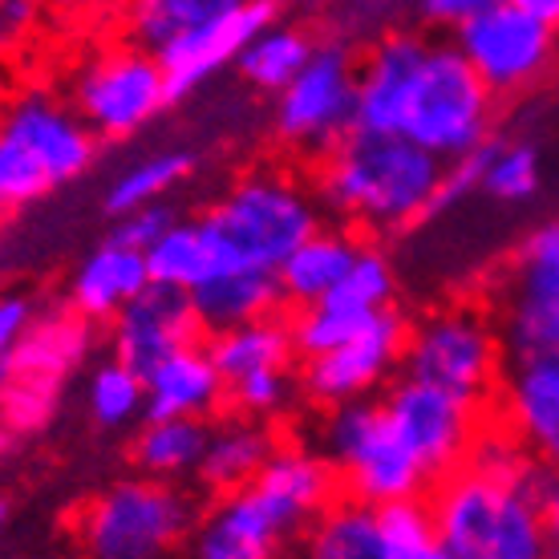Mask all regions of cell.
<instances>
[{"instance_id":"1","label":"cell","mask_w":559,"mask_h":559,"mask_svg":"<svg viewBox=\"0 0 559 559\" xmlns=\"http://www.w3.org/2000/svg\"><path fill=\"white\" fill-rule=\"evenodd\" d=\"M544 462L507 430H483L466 462L430 487L442 559L547 556Z\"/></svg>"},{"instance_id":"2","label":"cell","mask_w":559,"mask_h":559,"mask_svg":"<svg viewBox=\"0 0 559 559\" xmlns=\"http://www.w3.org/2000/svg\"><path fill=\"white\" fill-rule=\"evenodd\" d=\"M317 163V199L345 227L393 236L438 211L447 158L402 130L357 127Z\"/></svg>"},{"instance_id":"3","label":"cell","mask_w":559,"mask_h":559,"mask_svg":"<svg viewBox=\"0 0 559 559\" xmlns=\"http://www.w3.org/2000/svg\"><path fill=\"white\" fill-rule=\"evenodd\" d=\"M98 154V134L73 102L25 90L0 110V207H21L82 179Z\"/></svg>"},{"instance_id":"4","label":"cell","mask_w":559,"mask_h":559,"mask_svg":"<svg viewBox=\"0 0 559 559\" xmlns=\"http://www.w3.org/2000/svg\"><path fill=\"white\" fill-rule=\"evenodd\" d=\"M317 187H305L293 170L255 167L243 170L203 219L219 236L231 267L276 272L288 255L324 224Z\"/></svg>"},{"instance_id":"5","label":"cell","mask_w":559,"mask_h":559,"mask_svg":"<svg viewBox=\"0 0 559 559\" xmlns=\"http://www.w3.org/2000/svg\"><path fill=\"white\" fill-rule=\"evenodd\" d=\"M199 503L182 483L122 478L98 490L73 519V539L98 559H158L191 544Z\"/></svg>"},{"instance_id":"6","label":"cell","mask_w":559,"mask_h":559,"mask_svg":"<svg viewBox=\"0 0 559 559\" xmlns=\"http://www.w3.org/2000/svg\"><path fill=\"white\" fill-rule=\"evenodd\" d=\"M312 450H321L333 462L345 495H357L373 507L406 495H426L433 487L426 466L390 430L381 397L321 406V418L312 426Z\"/></svg>"},{"instance_id":"7","label":"cell","mask_w":559,"mask_h":559,"mask_svg":"<svg viewBox=\"0 0 559 559\" xmlns=\"http://www.w3.org/2000/svg\"><path fill=\"white\" fill-rule=\"evenodd\" d=\"M490 122L495 90L478 78L454 41H430L397 130L450 163L483 146L490 139Z\"/></svg>"},{"instance_id":"8","label":"cell","mask_w":559,"mask_h":559,"mask_svg":"<svg viewBox=\"0 0 559 559\" xmlns=\"http://www.w3.org/2000/svg\"><path fill=\"white\" fill-rule=\"evenodd\" d=\"M503 336L499 321H490L475 305H442L421 312L406 324L402 373L433 381L471 402H487L503 378Z\"/></svg>"},{"instance_id":"9","label":"cell","mask_w":559,"mask_h":559,"mask_svg":"<svg viewBox=\"0 0 559 559\" xmlns=\"http://www.w3.org/2000/svg\"><path fill=\"white\" fill-rule=\"evenodd\" d=\"M70 102L98 139H134L167 110L170 94L167 66L139 41H114L82 57L70 78Z\"/></svg>"},{"instance_id":"10","label":"cell","mask_w":559,"mask_h":559,"mask_svg":"<svg viewBox=\"0 0 559 559\" xmlns=\"http://www.w3.org/2000/svg\"><path fill=\"white\" fill-rule=\"evenodd\" d=\"M357 70L361 53L349 41H317L308 66L272 98V134L284 151L324 158L357 130Z\"/></svg>"},{"instance_id":"11","label":"cell","mask_w":559,"mask_h":559,"mask_svg":"<svg viewBox=\"0 0 559 559\" xmlns=\"http://www.w3.org/2000/svg\"><path fill=\"white\" fill-rule=\"evenodd\" d=\"M390 430L402 438V447L426 466V475L438 483L450 471H459L471 447L478 442L483 426V402H471L454 390H442L433 381L397 378L378 393Z\"/></svg>"},{"instance_id":"12","label":"cell","mask_w":559,"mask_h":559,"mask_svg":"<svg viewBox=\"0 0 559 559\" xmlns=\"http://www.w3.org/2000/svg\"><path fill=\"white\" fill-rule=\"evenodd\" d=\"M454 45L495 90V98L523 94L544 78L559 57V28L515 0H495L454 28Z\"/></svg>"},{"instance_id":"13","label":"cell","mask_w":559,"mask_h":559,"mask_svg":"<svg viewBox=\"0 0 559 559\" xmlns=\"http://www.w3.org/2000/svg\"><path fill=\"white\" fill-rule=\"evenodd\" d=\"M90 329L82 312H49L37 317L13 361L0 369V418L13 430H33L49 418L57 390L90 353Z\"/></svg>"},{"instance_id":"14","label":"cell","mask_w":559,"mask_h":559,"mask_svg":"<svg viewBox=\"0 0 559 559\" xmlns=\"http://www.w3.org/2000/svg\"><path fill=\"white\" fill-rule=\"evenodd\" d=\"M402 349H406V321L381 308L361 333L341 341L336 349L300 357V393L312 406H336L353 397H378L397 373H402Z\"/></svg>"},{"instance_id":"15","label":"cell","mask_w":559,"mask_h":559,"mask_svg":"<svg viewBox=\"0 0 559 559\" xmlns=\"http://www.w3.org/2000/svg\"><path fill=\"white\" fill-rule=\"evenodd\" d=\"M203 341V321L195 312V296L187 288H170L151 280L134 300L110 321V353L134 369H151L167 353Z\"/></svg>"},{"instance_id":"16","label":"cell","mask_w":559,"mask_h":559,"mask_svg":"<svg viewBox=\"0 0 559 559\" xmlns=\"http://www.w3.org/2000/svg\"><path fill=\"white\" fill-rule=\"evenodd\" d=\"M255 495L276 515L280 532L288 547H300L312 523L324 515V507L341 495V478H336L333 462L312 447H280L267 466L255 475Z\"/></svg>"},{"instance_id":"17","label":"cell","mask_w":559,"mask_h":559,"mask_svg":"<svg viewBox=\"0 0 559 559\" xmlns=\"http://www.w3.org/2000/svg\"><path fill=\"white\" fill-rule=\"evenodd\" d=\"M495 397L503 426L527 447V454L547 471H559V357L507 361Z\"/></svg>"},{"instance_id":"18","label":"cell","mask_w":559,"mask_h":559,"mask_svg":"<svg viewBox=\"0 0 559 559\" xmlns=\"http://www.w3.org/2000/svg\"><path fill=\"white\" fill-rule=\"evenodd\" d=\"M430 41L414 28H390L361 53L357 70V127L397 130L406 114L409 90L426 61Z\"/></svg>"},{"instance_id":"19","label":"cell","mask_w":559,"mask_h":559,"mask_svg":"<svg viewBox=\"0 0 559 559\" xmlns=\"http://www.w3.org/2000/svg\"><path fill=\"white\" fill-rule=\"evenodd\" d=\"M280 16V0H248L236 13L211 21L207 28L191 33L187 41L170 45L167 53L158 57L167 66L170 78V94L175 98H187L191 90L207 85L215 73H224L227 66H236L239 53L248 49L255 33L264 25H272Z\"/></svg>"},{"instance_id":"20","label":"cell","mask_w":559,"mask_h":559,"mask_svg":"<svg viewBox=\"0 0 559 559\" xmlns=\"http://www.w3.org/2000/svg\"><path fill=\"white\" fill-rule=\"evenodd\" d=\"M191 551L203 559H267L276 551H293L276 515L255 495V487L215 495L207 511H199V523L191 532Z\"/></svg>"},{"instance_id":"21","label":"cell","mask_w":559,"mask_h":559,"mask_svg":"<svg viewBox=\"0 0 559 559\" xmlns=\"http://www.w3.org/2000/svg\"><path fill=\"white\" fill-rule=\"evenodd\" d=\"M142 378L146 418H215L227 402V381L203 341L167 353Z\"/></svg>"},{"instance_id":"22","label":"cell","mask_w":559,"mask_h":559,"mask_svg":"<svg viewBox=\"0 0 559 559\" xmlns=\"http://www.w3.org/2000/svg\"><path fill=\"white\" fill-rule=\"evenodd\" d=\"M151 284L146 252L130 248L122 239H106L94 252L85 255L70 280V308L82 312L85 321L110 324L122 308Z\"/></svg>"},{"instance_id":"23","label":"cell","mask_w":559,"mask_h":559,"mask_svg":"<svg viewBox=\"0 0 559 559\" xmlns=\"http://www.w3.org/2000/svg\"><path fill=\"white\" fill-rule=\"evenodd\" d=\"M276 450L280 438L272 430V421L248 418V414L231 409L227 418H211L207 450H203L195 483L207 495H227V490L248 487Z\"/></svg>"},{"instance_id":"24","label":"cell","mask_w":559,"mask_h":559,"mask_svg":"<svg viewBox=\"0 0 559 559\" xmlns=\"http://www.w3.org/2000/svg\"><path fill=\"white\" fill-rule=\"evenodd\" d=\"M361 248L365 243L353 236L349 227H324L321 224L293 255H288V260H284V264L276 267L284 305L308 308V305H321L324 296H333L336 284L349 276V267Z\"/></svg>"},{"instance_id":"25","label":"cell","mask_w":559,"mask_h":559,"mask_svg":"<svg viewBox=\"0 0 559 559\" xmlns=\"http://www.w3.org/2000/svg\"><path fill=\"white\" fill-rule=\"evenodd\" d=\"M191 296H195V312L207 336L236 329V324L276 317L284 308L280 276L264 272V267H227L219 276H211L207 284H199Z\"/></svg>"},{"instance_id":"26","label":"cell","mask_w":559,"mask_h":559,"mask_svg":"<svg viewBox=\"0 0 559 559\" xmlns=\"http://www.w3.org/2000/svg\"><path fill=\"white\" fill-rule=\"evenodd\" d=\"M146 267H151V280H158V284L195 293L199 284H207L211 276L227 272L231 264H227L219 236L199 215V219H175L163 236L154 239L146 248Z\"/></svg>"},{"instance_id":"27","label":"cell","mask_w":559,"mask_h":559,"mask_svg":"<svg viewBox=\"0 0 559 559\" xmlns=\"http://www.w3.org/2000/svg\"><path fill=\"white\" fill-rule=\"evenodd\" d=\"M248 0H122V28L130 41L163 57L170 45L187 41L211 21L236 13Z\"/></svg>"},{"instance_id":"28","label":"cell","mask_w":559,"mask_h":559,"mask_svg":"<svg viewBox=\"0 0 559 559\" xmlns=\"http://www.w3.org/2000/svg\"><path fill=\"white\" fill-rule=\"evenodd\" d=\"M211 418H146L130 442V459L139 475L191 483L207 450Z\"/></svg>"},{"instance_id":"29","label":"cell","mask_w":559,"mask_h":559,"mask_svg":"<svg viewBox=\"0 0 559 559\" xmlns=\"http://www.w3.org/2000/svg\"><path fill=\"white\" fill-rule=\"evenodd\" d=\"M312 49H317V37H312L305 25L280 21L276 16L272 25H264L252 41H248V49H243L236 61V70L243 73V82L252 85L255 94L276 98L280 90L308 66Z\"/></svg>"},{"instance_id":"30","label":"cell","mask_w":559,"mask_h":559,"mask_svg":"<svg viewBox=\"0 0 559 559\" xmlns=\"http://www.w3.org/2000/svg\"><path fill=\"white\" fill-rule=\"evenodd\" d=\"M207 349L219 365L224 381H236L243 373H255V369H288L296 361L293 324L280 321V312L264 317V321H248L236 324V329H224V333H211Z\"/></svg>"},{"instance_id":"31","label":"cell","mask_w":559,"mask_h":559,"mask_svg":"<svg viewBox=\"0 0 559 559\" xmlns=\"http://www.w3.org/2000/svg\"><path fill=\"white\" fill-rule=\"evenodd\" d=\"M305 547L317 559H381L378 507L357 495H336L305 535Z\"/></svg>"},{"instance_id":"32","label":"cell","mask_w":559,"mask_h":559,"mask_svg":"<svg viewBox=\"0 0 559 559\" xmlns=\"http://www.w3.org/2000/svg\"><path fill=\"white\" fill-rule=\"evenodd\" d=\"M191 175H195V154L182 151V146L146 154V158L130 163L127 170H118L110 179V187H106V211L118 219V215L146 207V203H167Z\"/></svg>"},{"instance_id":"33","label":"cell","mask_w":559,"mask_h":559,"mask_svg":"<svg viewBox=\"0 0 559 559\" xmlns=\"http://www.w3.org/2000/svg\"><path fill=\"white\" fill-rule=\"evenodd\" d=\"M85 414L98 430H130L146 418V378L122 357H106L85 373Z\"/></svg>"},{"instance_id":"34","label":"cell","mask_w":559,"mask_h":559,"mask_svg":"<svg viewBox=\"0 0 559 559\" xmlns=\"http://www.w3.org/2000/svg\"><path fill=\"white\" fill-rule=\"evenodd\" d=\"M544 187V158L523 139H487L483 142V175L478 191L499 203H527Z\"/></svg>"},{"instance_id":"35","label":"cell","mask_w":559,"mask_h":559,"mask_svg":"<svg viewBox=\"0 0 559 559\" xmlns=\"http://www.w3.org/2000/svg\"><path fill=\"white\" fill-rule=\"evenodd\" d=\"M378 535L381 559H433L442 556L438 547V523L426 495H406L378 503Z\"/></svg>"},{"instance_id":"36","label":"cell","mask_w":559,"mask_h":559,"mask_svg":"<svg viewBox=\"0 0 559 559\" xmlns=\"http://www.w3.org/2000/svg\"><path fill=\"white\" fill-rule=\"evenodd\" d=\"M507 361L559 357V300H515L507 296L499 312Z\"/></svg>"},{"instance_id":"37","label":"cell","mask_w":559,"mask_h":559,"mask_svg":"<svg viewBox=\"0 0 559 559\" xmlns=\"http://www.w3.org/2000/svg\"><path fill=\"white\" fill-rule=\"evenodd\" d=\"M507 296H515V300H559V215L539 224L519 243L511 272H507Z\"/></svg>"},{"instance_id":"38","label":"cell","mask_w":559,"mask_h":559,"mask_svg":"<svg viewBox=\"0 0 559 559\" xmlns=\"http://www.w3.org/2000/svg\"><path fill=\"white\" fill-rule=\"evenodd\" d=\"M378 312H361V308H349L341 300H321V305L296 308L293 324V345L296 357H312V353L336 349L341 341H349L373 321Z\"/></svg>"},{"instance_id":"39","label":"cell","mask_w":559,"mask_h":559,"mask_svg":"<svg viewBox=\"0 0 559 559\" xmlns=\"http://www.w3.org/2000/svg\"><path fill=\"white\" fill-rule=\"evenodd\" d=\"M296 390H300V378H293V365L288 369H255V373L227 381V406L248 418L276 421L293 409Z\"/></svg>"},{"instance_id":"40","label":"cell","mask_w":559,"mask_h":559,"mask_svg":"<svg viewBox=\"0 0 559 559\" xmlns=\"http://www.w3.org/2000/svg\"><path fill=\"white\" fill-rule=\"evenodd\" d=\"M393 296H397V272H393L390 255L378 248H361L349 276L324 300H341V305L361 308V312H381V308H393Z\"/></svg>"},{"instance_id":"41","label":"cell","mask_w":559,"mask_h":559,"mask_svg":"<svg viewBox=\"0 0 559 559\" xmlns=\"http://www.w3.org/2000/svg\"><path fill=\"white\" fill-rule=\"evenodd\" d=\"M45 21L41 0H0V57L21 53Z\"/></svg>"},{"instance_id":"42","label":"cell","mask_w":559,"mask_h":559,"mask_svg":"<svg viewBox=\"0 0 559 559\" xmlns=\"http://www.w3.org/2000/svg\"><path fill=\"white\" fill-rule=\"evenodd\" d=\"M37 300L25 293H0V369L13 361V353L21 349V341L28 336L33 321H37Z\"/></svg>"},{"instance_id":"43","label":"cell","mask_w":559,"mask_h":559,"mask_svg":"<svg viewBox=\"0 0 559 559\" xmlns=\"http://www.w3.org/2000/svg\"><path fill=\"white\" fill-rule=\"evenodd\" d=\"M175 219H179V215L170 211V203H146V207H134V211H127V215H118L114 239H122L130 248H142V252H146Z\"/></svg>"},{"instance_id":"44","label":"cell","mask_w":559,"mask_h":559,"mask_svg":"<svg viewBox=\"0 0 559 559\" xmlns=\"http://www.w3.org/2000/svg\"><path fill=\"white\" fill-rule=\"evenodd\" d=\"M490 4H495V0H414V13H418L421 25L454 33L462 21H471V16L490 9Z\"/></svg>"},{"instance_id":"45","label":"cell","mask_w":559,"mask_h":559,"mask_svg":"<svg viewBox=\"0 0 559 559\" xmlns=\"http://www.w3.org/2000/svg\"><path fill=\"white\" fill-rule=\"evenodd\" d=\"M544 519H547V551L559 556V471H551V478H547Z\"/></svg>"},{"instance_id":"46","label":"cell","mask_w":559,"mask_h":559,"mask_svg":"<svg viewBox=\"0 0 559 559\" xmlns=\"http://www.w3.org/2000/svg\"><path fill=\"white\" fill-rule=\"evenodd\" d=\"M515 4H523V9H532L535 16H544L547 25L559 28V0H515Z\"/></svg>"},{"instance_id":"47","label":"cell","mask_w":559,"mask_h":559,"mask_svg":"<svg viewBox=\"0 0 559 559\" xmlns=\"http://www.w3.org/2000/svg\"><path fill=\"white\" fill-rule=\"evenodd\" d=\"M45 13H57V16H78L90 9V0H41Z\"/></svg>"},{"instance_id":"48","label":"cell","mask_w":559,"mask_h":559,"mask_svg":"<svg viewBox=\"0 0 559 559\" xmlns=\"http://www.w3.org/2000/svg\"><path fill=\"white\" fill-rule=\"evenodd\" d=\"M9 523H13V507H9V503H0V544L9 539Z\"/></svg>"},{"instance_id":"49","label":"cell","mask_w":559,"mask_h":559,"mask_svg":"<svg viewBox=\"0 0 559 559\" xmlns=\"http://www.w3.org/2000/svg\"><path fill=\"white\" fill-rule=\"evenodd\" d=\"M373 4H381V0H373Z\"/></svg>"}]
</instances>
